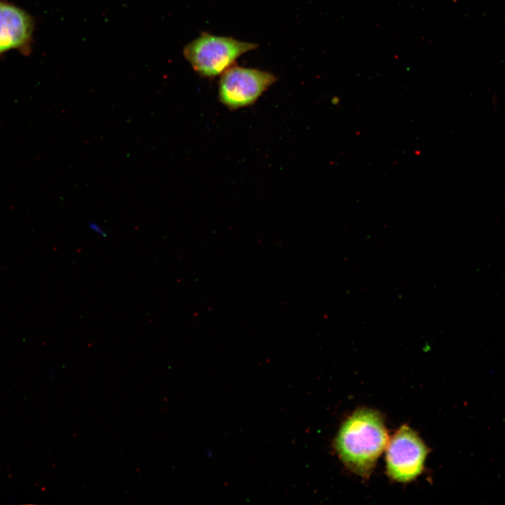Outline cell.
I'll use <instances>...</instances> for the list:
<instances>
[{"mask_svg": "<svg viewBox=\"0 0 505 505\" xmlns=\"http://www.w3.org/2000/svg\"><path fill=\"white\" fill-rule=\"evenodd\" d=\"M90 227L94 232H95L101 236H107V234L105 231V230L101 227H100L98 224H95V223L91 224L90 225Z\"/></svg>", "mask_w": 505, "mask_h": 505, "instance_id": "cell-6", "label": "cell"}, {"mask_svg": "<svg viewBox=\"0 0 505 505\" xmlns=\"http://www.w3.org/2000/svg\"><path fill=\"white\" fill-rule=\"evenodd\" d=\"M388 442L382 415L376 410L362 408L343 422L334 445L344 464L354 473L367 478Z\"/></svg>", "mask_w": 505, "mask_h": 505, "instance_id": "cell-1", "label": "cell"}, {"mask_svg": "<svg viewBox=\"0 0 505 505\" xmlns=\"http://www.w3.org/2000/svg\"><path fill=\"white\" fill-rule=\"evenodd\" d=\"M34 28V20L27 11L0 0V56L12 50L27 53Z\"/></svg>", "mask_w": 505, "mask_h": 505, "instance_id": "cell-5", "label": "cell"}, {"mask_svg": "<svg viewBox=\"0 0 505 505\" xmlns=\"http://www.w3.org/2000/svg\"><path fill=\"white\" fill-rule=\"evenodd\" d=\"M429 450L419 436L406 425L402 426L386 445V472L399 483H408L422 472Z\"/></svg>", "mask_w": 505, "mask_h": 505, "instance_id": "cell-4", "label": "cell"}, {"mask_svg": "<svg viewBox=\"0 0 505 505\" xmlns=\"http://www.w3.org/2000/svg\"><path fill=\"white\" fill-rule=\"evenodd\" d=\"M276 79L267 71L233 65L221 74L219 100L230 110L250 106Z\"/></svg>", "mask_w": 505, "mask_h": 505, "instance_id": "cell-3", "label": "cell"}, {"mask_svg": "<svg viewBox=\"0 0 505 505\" xmlns=\"http://www.w3.org/2000/svg\"><path fill=\"white\" fill-rule=\"evenodd\" d=\"M257 47L253 43L203 32L185 46L184 55L198 74L213 78L221 75L234 65L238 58Z\"/></svg>", "mask_w": 505, "mask_h": 505, "instance_id": "cell-2", "label": "cell"}]
</instances>
